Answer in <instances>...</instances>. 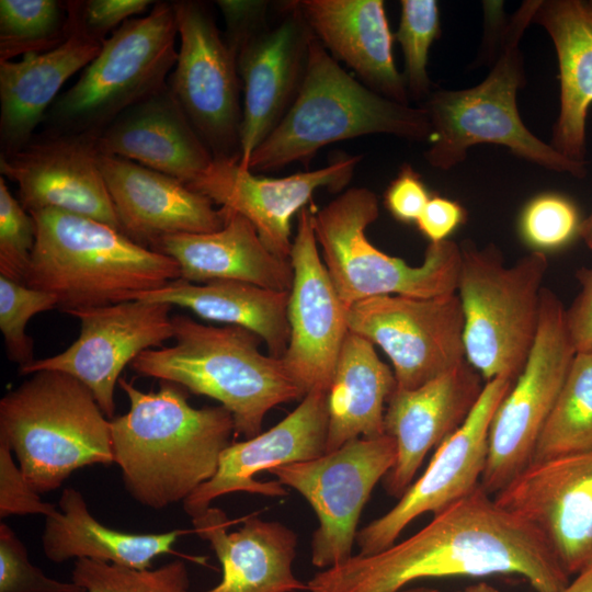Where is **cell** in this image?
<instances>
[{
    "label": "cell",
    "mask_w": 592,
    "mask_h": 592,
    "mask_svg": "<svg viewBox=\"0 0 592 592\" xmlns=\"http://www.w3.org/2000/svg\"><path fill=\"white\" fill-rule=\"evenodd\" d=\"M492 574L522 577L536 592L570 581L539 533L480 485L405 540L317 572L307 591L400 592L422 579Z\"/></svg>",
    "instance_id": "obj_1"
},
{
    "label": "cell",
    "mask_w": 592,
    "mask_h": 592,
    "mask_svg": "<svg viewBox=\"0 0 592 592\" xmlns=\"http://www.w3.org/2000/svg\"><path fill=\"white\" fill-rule=\"evenodd\" d=\"M129 411L111 420L114 463L129 494L160 510L185 501L217 471L235 433L223 406L194 408L185 388L160 380L158 391H143L119 378Z\"/></svg>",
    "instance_id": "obj_2"
},
{
    "label": "cell",
    "mask_w": 592,
    "mask_h": 592,
    "mask_svg": "<svg viewBox=\"0 0 592 592\" xmlns=\"http://www.w3.org/2000/svg\"><path fill=\"white\" fill-rule=\"evenodd\" d=\"M36 238L25 285L66 314L135 300L180 278L178 263L101 221L59 209L30 213Z\"/></svg>",
    "instance_id": "obj_3"
},
{
    "label": "cell",
    "mask_w": 592,
    "mask_h": 592,
    "mask_svg": "<svg viewBox=\"0 0 592 592\" xmlns=\"http://www.w3.org/2000/svg\"><path fill=\"white\" fill-rule=\"evenodd\" d=\"M172 325L174 344L141 352L132 368L217 400L230 412L236 435H259L271 409L304 398L282 358L260 351L254 332L206 326L184 315L173 316Z\"/></svg>",
    "instance_id": "obj_4"
},
{
    "label": "cell",
    "mask_w": 592,
    "mask_h": 592,
    "mask_svg": "<svg viewBox=\"0 0 592 592\" xmlns=\"http://www.w3.org/2000/svg\"><path fill=\"white\" fill-rule=\"evenodd\" d=\"M426 113L389 100L350 76L320 42L310 39L305 76L295 101L273 132L253 151L255 173L307 163L332 143L372 134L428 140Z\"/></svg>",
    "instance_id": "obj_5"
},
{
    "label": "cell",
    "mask_w": 592,
    "mask_h": 592,
    "mask_svg": "<svg viewBox=\"0 0 592 592\" xmlns=\"http://www.w3.org/2000/svg\"><path fill=\"white\" fill-rule=\"evenodd\" d=\"M0 439L37 493L75 470L114 463L111 420L81 382L58 371L31 374L0 400Z\"/></svg>",
    "instance_id": "obj_6"
},
{
    "label": "cell",
    "mask_w": 592,
    "mask_h": 592,
    "mask_svg": "<svg viewBox=\"0 0 592 592\" xmlns=\"http://www.w3.org/2000/svg\"><path fill=\"white\" fill-rule=\"evenodd\" d=\"M540 1H526L509 24L500 56L487 78L464 90H437L425 100L431 133L428 163L448 170L466 158L469 147L494 144L546 169L577 178L587 174L585 162L571 160L538 139L523 124L516 91L524 82L520 39Z\"/></svg>",
    "instance_id": "obj_7"
},
{
    "label": "cell",
    "mask_w": 592,
    "mask_h": 592,
    "mask_svg": "<svg viewBox=\"0 0 592 592\" xmlns=\"http://www.w3.org/2000/svg\"><path fill=\"white\" fill-rule=\"evenodd\" d=\"M456 294L464 316L466 361L485 382L515 380L534 344L547 255L532 251L505 266L498 248L460 244Z\"/></svg>",
    "instance_id": "obj_8"
},
{
    "label": "cell",
    "mask_w": 592,
    "mask_h": 592,
    "mask_svg": "<svg viewBox=\"0 0 592 592\" xmlns=\"http://www.w3.org/2000/svg\"><path fill=\"white\" fill-rule=\"evenodd\" d=\"M173 1H156L105 39L78 80L48 109L43 130L99 135L127 107L166 87L178 50Z\"/></svg>",
    "instance_id": "obj_9"
},
{
    "label": "cell",
    "mask_w": 592,
    "mask_h": 592,
    "mask_svg": "<svg viewBox=\"0 0 592 592\" xmlns=\"http://www.w3.org/2000/svg\"><path fill=\"white\" fill-rule=\"evenodd\" d=\"M379 214L376 194L351 187L312 214L321 258L343 305L383 296L436 297L456 293L460 247L451 241L430 242L421 265L377 249L366 237Z\"/></svg>",
    "instance_id": "obj_10"
},
{
    "label": "cell",
    "mask_w": 592,
    "mask_h": 592,
    "mask_svg": "<svg viewBox=\"0 0 592 592\" xmlns=\"http://www.w3.org/2000/svg\"><path fill=\"white\" fill-rule=\"evenodd\" d=\"M565 315L561 300L544 287L534 344L490 424L488 458L480 485L491 496L532 463L538 437L577 354Z\"/></svg>",
    "instance_id": "obj_11"
},
{
    "label": "cell",
    "mask_w": 592,
    "mask_h": 592,
    "mask_svg": "<svg viewBox=\"0 0 592 592\" xmlns=\"http://www.w3.org/2000/svg\"><path fill=\"white\" fill-rule=\"evenodd\" d=\"M396 442L385 434L358 437L315 459L269 469L314 509L318 527L311 536V563L327 569L352 555L361 513L374 487L396 460Z\"/></svg>",
    "instance_id": "obj_12"
},
{
    "label": "cell",
    "mask_w": 592,
    "mask_h": 592,
    "mask_svg": "<svg viewBox=\"0 0 592 592\" xmlns=\"http://www.w3.org/2000/svg\"><path fill=\"white\" fill-rule=\"evenodd\" d=\"M180 47L167 84L214 160H240L241 80L236 53L201 1H173Z\"/></svg>",
    "instance_id": "obj_13"
},
{
    "label": "cell",
    "mask_w": 592,
    "mask_h": 592,
    "mask_svg": "<svg viewBox=\"0 0 592 592\" xmlns=\"http://www.w3.org/2000/svg\"><path fill=\"white\" fill-rule=\"evenodd\" d=\"M346 320L350 331L390 358L396 389L418 388L466 361L464 316L456 293L369 297L348 307Z\"/></svg>",
    "instance_id": "obj_14"
},
{
    "label": "cell",
    "mask_w": 592,
    "mask_h": 592,
    "mask_svg": "<svg viewBox=\"0 0 592 592\" xmlns=\"http://www.w3.org/2000/svg\"><path fill=\"white\" fill-rule=\"evenodd\" d=\"M514 380L497 377L483 389L464 423L436 448L426 469L385 514L356 533L363 556L394 545L402 531L424 513L432 515L476 490L488 458V440L493 414Z\"/></svg>",
    "instance_id": "obj_15"
},
{
    "label": "cell",
    "mask_w": 592,
    "mask_h": 592,
    "mask_svg": "<svg viewBox=\"0 0 592 592\" xmlns=\"http://www.w3.org/2000/svg\"><path fill=\"white\" fill-rule=\"evenodd\" d=\"M170 305L128 300L70 311L80 321L78 339L64 352L20 368L66 373L89 388L107 419L114 418V390L124 367L141 352L173 339Z\"/></svg>",
    "instance_id": "obj_16"
},
{
    "label": "cell",
    "mask_w": 592,
    "mask_h": 592,
    "mask_svg": "<svg viewBox=\"0 0 592 592\" xmlns=\"http://www.w3.org/2000/svg\"><path fill=\"white\" fill-rule=\"evenodd\" d=\"M493 497L539 533L569 577L592 566V451L534 460Z\"/></svg>",
    "instance_id": "obj_17"
},
{
    "label": "cell",
    "mask_w": 592,
    "mask_h": 592,
    "mask_svg": "<svg viewBox=\"0 0 592 592\" xmlns=\"http://www.w3.org/2000/svg\"><path fill=\"white\" fill-rule=\"evenodd\" d=\"M314 212L297 215L289 261L293 284L288 296L291 335L283 364L301 390H329L343 341L349 332L346 307L330 278L318 250Z\"/></svg>",
    "instance_id": "obj_18"
},
{
    "label": "cell",
    "mask_w": 592,
    "mask_h": 592,
    "mask_svg": "<svg viewBox=\"0 0 592 592\" xmlns=\"http://www.w3.org/2000/svg\"><path fill=\"white\" fill-rule=\"evenodd\" d=\"M96 138L87 134H35L23 148L0 155L1 177L19 185V202L29 213L59 209L121 231L100 168Z\"/></svg>",
    "instance_id": "obj_19"
},
{
    "label": "cell",
    "mask_w": 592,
    "mask_h": 592,
    "mask_svg": "<svg viewBox=\"0 0 592 592\" xmlns=\"http://www.w3.org/2000/svg\"><path fill=\"white\" fill-rule=\"evenodd\" d=\"M362 158L343 157L327 167L283 178L257 175L242 169L239 160H214L186 185L214 204L246 217L273 253L289 260L292 217L307 206L318 189L337 192L346 186Z\"/></svg>",
    "instance_id": "obj_20"
},
{
    "label": "cell",
    "mask_w": 592,
    "mask_h": 592,
    "mask_svg": "<svg viewBox=\"0 0 592 592\" xmlns=\"http://www.w3.org/2000/svg\"><path fill=\"white\" fill-rule=\"evenodd\" d=\"M285 8L276 26L265 25L236 48L243 91L239 164L246 170L295 101L306 71L312 32L295 1Z\"/></svg>",
    "instance_id": "obj_21"
},
{
    "label": "cell",
    "mask_w": 592,
    "mask_h": 592,
    "mask_svg": "<svg viewBox=\"0 0 592 592\" xmlns=\"http://www.w3.org/2000/svg\"><path fill=\"white\" fill-rule=\"evenodd\" d=\"M328 423V391L311 390L273 428L230 443L220 455L216 474L183 502L185 512L194 517L206 511L213 500L232 492L285 497V486L277 480L259 481L254 475L326 454Z\"/></svg>",
    "instance_id": "obj_22"
},
{
    "label": "cell",
    "mask_w": 592,
    "mask_h": 592,
    "mask_svg": "<svg viewBox=\"0 0 592 592\" xmlns=\"http://www.w3.org/2000/svg\"><path fill=\"white\" fill-rule=\"evenodd\" d=\"M482 380L465 361L418 388L395 389L384 419L385 434L395 440L397 451L382 480L389 496L399 499L426 454L464 423L483 389Z\"/></svg>",
    "instance_id": "obj_23"
},
{
    "label": "cell",
    "mask_w": 592,
    "mask_h": 592,
    "mask_svg": "<svg viewBox=\"0 0 592 592\" xmlns=\"http://www.w3.org/2000/svg\"><path fill=\"white\" fill-rule=\"evenodd\" d=\"M121 231L139 244L152 246L175 234L213 232L223 228L228 209L180 180L136 162L99 157Z\"/></svg>",
    "instance_id": "obj_24"
},
{
    "label": "cell",
    "mask_w": 592,
    "mask_h": 592,
    "mask_svg": "<svg viewBox=\"0 0 592 592\" xmlns=\"http://www.w3.org/2000/svg\"><path fill=\"white\" fill-rule=\"evenodd\" d=\"M101 156L117 157L189 184L214 158L168 84L123 111L96 138Z\"/></svg>",
    "instance_id": "obj_25"
},
{
    "label": "cell",
    "mask_w": 592,
    "mask_h": 592,
    "mask_svg": "<svg viewBox=\"0 0 592 592\" xmlns=\"http://www.w3.org/2000/svg\"><path fill=\"white\" fill-rule=\"evenodd\" d=\"M194 533L209 542L221 565V580L204 592H294L308 590L293 572L297 534L277 521L249 515L235 532L218 508L192 517Z\"/></svg>",
    "instance_id": "obj_26"
},
{
    "label": "cell",
    "mask_w": 592,
    "mask_h": 592,
    "mask_svg": "<svg viewBox=\"0 0 592 592\" xmlns=\"http://www.w3.org/2000/svg\"><path fill=\"white\" fill-rule=\"evenodd\" d=\"M310 31L338 62L352 69L376 93L408 104V90L392 56L382 0H297Z\"/></svg>",
    "instance_id": "obj_27"
},
{
    "label": "cell",
    "mask_w": 592,
    "mask_h": 592,
    "mask_svg": "<svg viewBox=\"0 0 592 592\" xmlns=\"http://www.w3.org/2000/svg\"><path fill=\"white\" fill-rule=\"evenodd\" d=\"M67 29V38L54 49L27 54L21 60H0L1 155L31 141L61 87L100 53L103 43L69 14Z\"/></svg>",
    "instance_id": "obj_28"
},
{
    "label": "cell",
    "mask_w": 592,
    "mask_h": 592,
    "mask_svg": "<svg viewBox=\"0 0 592 592\" xmlns=\"http://www.w3.org/2000/svg\"><path fill=\"white\" fill-rule=\"evenodd\" d=\"M150 249L172 258L180 278L190 283L236 281L277 292L292 288L291 261L273 253L255 227L229 209L219 230L163 236Z\"/></svg>",
    "instance_id": "obj_29"
},
{
    "label": "cell",
    "mask_w": 592,
    "mask_h": 592,
    "mask_svg": "<svg viewBox=\"0 0 592 592\" xmlns=\"http://www.w3.org/2000/svg\"><path fill=\"white\" fill-rule=\"evenodd\" d=\"M533 21L550 35L558 58L560 110L551 146L585 162V121L592 104V16L584 1H540Z\"/></svg>",
    "instance_id": "obj_30"
},
{
    "label": "cell",
    "mask_w": 592,
    "mask_h": 592,
    "mask_svg": "<svg viewBox=\"0 0 592 592\" xmlns=\"http://www.w3.org/2000/svg\"><path fill=\"white\" fill-rule=\"evenodd\" d=\"M374 346L350 330L343 341L328 390L326 453L358 437L385 435V411L397 383Z\"/></svg>",
    "instance_id": "obj_31"
},
{
    "label": "cell",
    "mask_w": 592,
    "mask_h": 592,
    "mask_svg": "<svg viewBox=\"0 0 592 592\" xmlns=\"http://www.w3.org/2000/svg\"><path fill=\"white\" fill-rule=\"evenodd\" d=\"M185 533L174 530L136 534L113 530L95 520L77 489L66 488L59 510L46 517L42 543L45 556L53 562L88 558L144 570L150 568L157 556L173 554V545Z\"/></svg>",
    "instance_id": "obj_32"
},
{
    "label": "cell",
    "mask_w": 592,
    "mask_h": 592,
    "mask_svg": "<svg viewBox=\"0 0 592 592\" xmlns=\"http://www.w3.org/2000/svg\"><path fill=\"white\" fill-rule=\"evenodd\" d=\"M289 292H277L236 281L195 284L178 278L136 299L187 308L198 317L254 332L282 358L287 350Z\"/></svg>",
    "instance_id": "obj_33"
},
{
    "label": "cell",
    "mask_w": 592,
    "mask_h": 592,
    "mask_svg": "<svg viewBox=\"0 0 592 592\" xmlns=\"http://www.w3.org/2000/svg\"><path fill=\"white\" fill-rule=\"evenodd\" d=\"M592 451V353H577L533 460Z\"/></svg>",
    "instance_id": "obj_34"
},
{
    "label": "cell",
    "mask_w": 592,
    "mask_h": 592,
    "mask_svg": "<svg viewBox=\"0 0 592 592\" xmlns=\"http://www.w3.org/2000/svg\"><path fill=\"white\" fill-rule=\"evenodd\" d=\"M66 2L0 1V60L56 48L68 35Z\"/></svg>",
    "instance_id": "obj_35"
},
{
    "label": "cell",
    "mask_w": 592,
    "mask_h": 592,
    "mask_svg": "<svg viewBox=\"0 0 592 592\" xmlns=\"http://www.w3.org/2000/svg\"><path fill=\"white\" fill-rule=\"evenodd\" d=\"M71 581L86 592H187L190 584L182 560L138 570L81 558L73 565Z\"/></svg>",
    "instance_id": "obj_36"
},
{
    "label": "cell",
    "mask_w": 592,
    "mask_h": 592,
    "mask_svg": "<svg viewBox=\"0 0 592 592\" xmlns=\"http://www.w3.org/2000/svg\"><path fill=\"white\" fill-rule=\"evenodd\" d=\"M440 32V13L434 0H402L399 26L394 35L405 57V81L415 100L431 94L426 71L429 50Z\"/></svg>",
    "instance_id": "obj_37"
},
{
    "label": "cell",
    "mask_w": 592,
    "mask_h": 592,
    "mask_svg": "<svg viewBox=\"0 0 592 592\" xmlns=\"http://www.w3.org/2000/svg\"><path fill=\"white\" fill-rule=\"evenodd\" d=\"M582 221L570 198L544 193L524 206L519 218V232L534 252L546 254L568 247L580 237Z\"/></svg>",
    "instance_id": "obj_38"
},
{
    "label": "cell",
    "mask_w": 592,
    "mask_h": 592,
    "mask_svg": "<svg viewBox=\"0 0 592 592\" xmlns=\"http://www.w3.org/2000/svg\"><path fill=\"white\" fill-rule=\"evenodd\" d=\"M57 307L58 299L53 294L0 275V330L9 358L20 368L35 361L32 338L25 333L27 321Z\"/></svg>",
    "instance_id": "obj_39"
},
{
    "label": "cell",
    "mask_w": 592,
    "mask_h": 592,
    "mask_svg": "<svg viewBox=\"0 0 592 592\" xmlns=\"http://www.w3.org/2000/svg\"><path fill=\"white\" fill-rule=\"evenodd\" d=\"M36 227L33 216L10 193L0 178V275L25 284Z\"/></svg>",
    "instance_id": "obj_40"
},
{
    "label": "cell",
    "mask_w": 592,
    "mask_h": 592,
    "mask_svg": "<svg viewBox=\"0 0 592 592\" xmlns=\"http://www.w3.org/2000/svg\"><path fill=\"white\" fill-rule=\"evenodd\" d=\"M0 592H86L75 582L47 577L31 563L16 534L0 524Z\"/></svg>",
    "instance_id": "obj_41"
},
{
    "label": "cell",
    "mask_w": 592,
    "mask_h": 592,
    "mask_svg": "<svg viewBox=\"0 0 592 592\" xmlns=\"http://www.w3.org/2000/svg\"><path fill=\"white\" fill-rule=\"evenodd\" d=\"M151 0H72L66 1L68 14L93 38L104 43L130 16L152 8Z\"/></svg>",
    "instance_id": "obj_42"
},
{
    "label": "cell",
    "mask_w": 592,
    "mask_h": 592,
    "mask_svg": "<svg viewBox=\"0 0 592 592\" xmlns=\"http://www.w3.org/2000/svg\"><path fill=\"white\" fill-rule=\"evenodd\" d=\"M9 444L0 439V516L57 513L52 503L41 500L27 482L21 468L13 460Z\"/></svg>",
    "instance_id": "obj_43"
},
{
    "label": "cell",
    "mask_w": 592,
    "mask_h": 592,
    "mask_svg": "<svg viewBox=\"0 0 592 592\" xmlns=\"http://www.w3.org/2000/svg\"><path fill=\"white\" fill-rule=\"evenodd\" d=\"M430 198L420 174L405 163L387 187L384 204L399 221L415 223Z\"/></svg>",
    "instance_id": "obj_44"
},
{
    "label": "cell",
    "mask_w": 592,
    "mask_h": 592,
    "mask_svg": "<svg viewBox=\"0 0 592 592\" xmlns=\"http://www.w3.org/2000/svg\"><path fill=\"white\" fill-rule=\"evenodd\" d=\"M576 275L581 291L566 309V327L576 353H592V266Z\"/></svg>",
    "instance_id": "obj_45"
},
{
    "label": "cell",
    "mask_w": 592,
    "mask_h": 592,
    "mask_svg": "<svg viewBox=\"0 0 592 592\" xmlns=\"http://www.w3.org/2000/svg\"><path fill=\"white\" fill-rule=\"evenodd\" d=\"M216 4L226 23L224 37L235 53L242 41L265 26V1L218 0Z\"/></svg>",
    "instance_id": "obj_46"
},
{
    "label": "cell",
    "mask_w": 592,
    "mask_h": 592,
    "mask_svg": "<svg viewBox=\"0 0 592 592\" xmlns=\"http://www.w3.org/2000/svg\"><path fill=\"white\" fill-rule=\"evenodd\" d=\"M466 216L465 208L456 201L433 196L415 224L430 242H440L447 240L465 223Z\"/></svg>",
    "instance_id": "obj_47"
},
{
    "label": "cell",
    "mask_w": 592,
    "mask_h": 592,
    "mask_svg": "<svg viewBox=\"0 0 592 592\" xmlns=\"http://www.w3.org/2000/svg\"><path fill=\"white\" fill-rule=\"evenodd\" d=\"M559 592H592V566L578 573Z\"/></svg>",
    "instance_id": "obj_48"
},
{
    "label": "cell",
    "mask_w": 592,
    "mask_h": 592,
    "mask_svg": "<svg viewBox=\"0 0 592 592\" xmlns=\"http://www.w3.org/2000/svg\"><path fill=\"white\" fill-rule=\"evenodd\" d=\"M580 237L584 240L585 244L592 250V212L582 221Z\"/></svg>",
    "instance_id": "obj_49"
},
{
    "label": "cell",
    "mask_w": 592,
    "mask_h": 592,
    "mask_svg": "<svg viewBox=\"0 0 592 592\" xmlns=\"http://www.w3.org/2000/svg\"><path fill=\"white\" fill-rule=\"evenodd\" d=\"M458 592H500L497 588L491 585L488 582L480 581L474 584H470Z\"/></svg>",
    "instance_id": "obj_50"
},
{
    "label": "cell",
    "mask_w": 592,
    "mask_h": 592,
    "mask_svg": "<svg viewBox=\"0 0 592 592\" xmlns=\"http://www.w3.org/2000/svg\"><path fill=\"white\" fill-rule=\"evenodd\" d=\"M400 592H441L436 589H429V588H412V589H405Z\"/></svg>",
    "instance_id": "obj_51"
},
{
    "label": "cell",
    "mask_w": 592,
    "mask_h": 592,
    "mask_svg": "<svg viewBox=\"0 0 592 592\" xmlns=\"http://www.w3.org/2000/svg\"><path fill=\"white\" fill-rule=\"evenodd\" d=\"M584 5L589 12V14L592 16V0L590 1H584Z\"/></svg>",
    "instance_id": "obj_52"
}]
</instances>
